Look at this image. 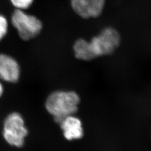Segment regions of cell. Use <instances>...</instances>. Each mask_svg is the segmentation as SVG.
I'll use <instances>...</instances> for the list:
<instances>
[{"label":"cell","mask_w":151,"mask_h":151,"mask_svg":"<svg viewBox=\"0 0 151 151\" xmlns=\"http://www.w3.org/2000/svg\"><path fill=\"white\" fill-rule=\"evenodd\" d=\"M80 101V97L76 92L57 91L49 95L45 108L54 121L60 124L65 118L77 112Z\"/></svg>","instance_id":"obj_1"},{"label":"cell","mask_w":151,"mask_h":151,"mask_svg":"<svg viewBox=\"0 0 151 151\" xmlns=\"http://www.w3.org/2000/svg\"><path fill=\"white\" fill-rule=\"evenodd\" d=\"M121 38L119 32L113 27H106L90 42L96 58L111 54L118 48Z\"/></svg>","instance_id":"obj_2"},{"label":"cell","mask_w":151,"mask_h":151,"mask_svg":"<svg viewBox=\"0 0 151 151\" xmlns=\"http://www.w3.org/2000/svg\"><path fill=\"white\" fill-rule=\"evenodd\" d=\"M27 134V129L20 114L12 113L6 117L4 124L3 136L8 144L21 147Z\"/></svg>","instance_id":"obj_3"},{"label":"cell","mask_w":151,"mask_h":151,"mask_svg":"<svg viewBox=\"0 0 151 151\" xmlns=\"http://www.w3.org/2000/svg\"><path fill=\"white\" fill-rule=\"evenodd\" d=\"M11 22L22 40H29L37 36L42 29V23L35 16L17 9L14 12Z\"/></svg>","instance_id":"obj_4"},{"label":"cell","mask_w":151,"mask_h":151,"mask_svg":"<svg viewBox=\"0 0 151 151\" xmlns=\"http://www.w3.org/2000/svg\"><path fill=\"white\" fill-rule=\"evenodd\" d=\"M105 0H70L73 10L83 19L100 16L104 9Z\"/></svg>","instance_id":"obj_5"},{"label":"cell","mask_w":151,"mask_h":151,"mask_svg":"<svg viewBox=\"0 0 151 151\" xmlns=\"http://www.w3.org/2000/svg\"><path fill=\"white\" fill-rule=\"evenodd\" d=\"M20 67L16 60L6 54H0V79L15 82L20 77Z\"/></svg>","instance_id":"obj_6"},{"label":"cell","mask_w":151,"mask_h":151,"mask_svg":"<svg viewBox=\"0 0 151 151\" xmlns=\"http://www.w3.org/2000/svg\"><path fill=\"white\" fill-rule=\"evenodd\" d=\"M60 124L66 139H78L83 137V130L82 122L80 119L73 115L67 116Z\"/></svg>","instance_id":"obj_7"},{"label":"cell","mask_w":151,"mask_h":151,"mask_svg":"<svg viewBox=\"0 0 151 151\" xmlns=\"http://www.w3.org/2000/svg\"><path fill=\"white\" fill-rule=\"evenodd\" d=\"M74 54L78 60L89 61L96 58L92 50L90 42L80 38L76 40L73 46Z\"/></svg>","instance_id":"obj_8"},{"label":"cell","mask_w":151,"mask_h":151,"mask_svg":"<svg viewBox=\"0 0 151 151\" xmlns=\"http://www.w3.org/2000/svg\"><path fill=\"white\" fill-rule=\"evenodd\" d=\"M11 4L18 10H24L32 5L34 0H10Z\"/></svg>","instance_id":"obj_9"},{"label":"cell","mask_w":151,"mask_h":151,"mask_svg":"<svg viewBox=\"0 0 151 151\" xmlns=\"http://www.w3.org/2000/svg\"><path fill=\"white\" fill-rule=\"evenodd\" d=\"M8 30V22L5 17L0 15V41L5 37Z\"/></svg>","instance_id":"obj_10"},{"label":"cell","mask_w":151,"mask_h":151,"mask_svg":"<svg viewBox=\"0 0 151 151\" xmlns=\"http://www.w3.org/2000/svg\"><path fill=\"white\" fill-rule=\"evenodd\" d=\"M3 91H4V88L2 86V85L1 84V83L0 82V97L1 96V95L3 93Z\"/></svg>","instance_id":"obj_11"}]
</instances>
